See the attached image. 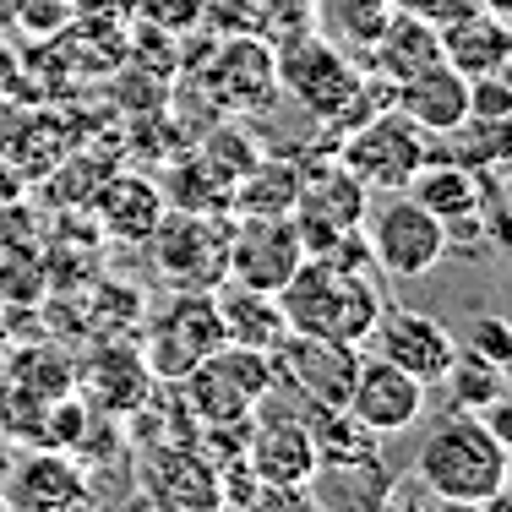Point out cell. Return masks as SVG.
<instances>
[{
  "label": "cell",
  "mask_w": 512,
  "mask_h": 512,
  "mask_svg": "<svg viewBox=\"0 0 512 512\" xmlns=\"http://www.w3.org/2000/svg\"><path fill=\"white\" fill-rule=\"evenodd\" d=\"M82 469L60 447H44L39 458H22L11 469L6 507L11 512H82Z\"/></svg>",
  "instance_id": "cell-20"
},
{
  "label": "cell",
  "mask_w": 512,
  "mask_h": 512,
  "mask_svg": "<svg viewBox=\"0 0 512 512\" xmlns=\"http://www.w3.org/2000/svg\"><path fill=\"white\" fill-rule=\"evenodd\" d=\"M246 512H322V502L311 496V485H256Z\"/></svg>",
  "instance_id": "cell-34"
},
{
  "label": "cell",
  "mask_w": 512,
  "mask_h": 512,
  "mask_svg": "<svg viewBox=\"0 0 512 512\" xmlns=\"http://www.w3.org/2000/svg\"><path fill=\"white\" fill-rule=\"evenodd\" d=\"M393 6L387 0H322V39L333 50H344L355 66H365V55L376 50Z\"/></svg>",
  "instance_id": "cell-26"
},
{
  "label": "cell",
  "mask_w": 512,
  "mask_h": 512,
  "mask_svg": "<svg viewBox=\"0 0 512 512\" xmlns=\"http://www.w3.org/2000/svg\"><path fill=\"white\" fill-rule=\"evenodd\" d=\"M22 6H28V0H0V33L22 22Z\"/></svg>",
  "instance_id": "cell-39"
},
{
  "label": "cell",
  "mask_w": 512,
  "mask_h": 512,
  "mask_svg": "<svg viewBox=\"0 0 512 512\" xmlns=\"http://www.w3.org/2000/svg\"><path fill=\"white\" fill-rule=\"evenodd\" d=\"M93 213H99V229L109 240H126V246H148V235L164 218V191L142 175H109L99 191H93Z\"/></svg>",
  "instance_id": "cell-21"
},
{
  "label": "cell",
  "mask_w": 512,
  "mask_h": 512,
  "mask_svg": "<svg viewBox=\"0 0 512 512\" xmlns=\"http://www.w3.org/2000/svg\"><path fill=\"white\" fill-rule=\"evenodd\" d=\"M365 246L376 256V273L393 278H425L442 262V218H431L414 197L393 191V202H382L371 213L365 207Z\"/></svg>",
  "instance_id": "cell-8"
},
{
  "label": "cell",
  "mask_w": 512,
  "mask_h": 512,
  "mask_svg": "<svg viewBox=\"0 0 512 512\" xmlns=\"http://www.w3.org/2000/svg\"><path fill=\"white\" fill-rule=\"evenodd\" d=\"M218 289H224V295H213V300H218V316H224V344L273 355V349L289 338V322H284V311H278V295L240 289V284H229V278Z\"/></svg>",
  "instance_id": "cell-23"
},
{
  "label": "cell",
  "mask_w": 512,
  "mask_h": 512,
  "mask_svg": "<svg viewBox=\"0 0 512 512\" xmlns=\"http://www.w3.org/2000/svg\"><path fill=\"white\" fill-rule=\"evenodd\" d=\"M246 463L262 485H311L316 480V453L306 420L289 414H251V436H246Z\"/></svg>",
  "instance_id": "cell-18"
},
{
  "label": "cell",
  "mask_w": 512,
  "mask_h": 512,
  "mask_svg": "<svg viewBox=\"0 0 512 512\" xmlns=\"http://www.w3.org/2000/svg\"><path fill=\"white\" fill-rule=\"evenodd\" d=\"M164 202L186 207V213H229V207H235V180H229L207 153H197V158H186V164L175 169Z\"/></svg>",
  "instance_id": "cell-27"
},
{
  "label": "cell",
  "mask_w": 512,
  "mask_h": 512,
  "mask_svg": "<svg viewBox=\"0 0 512 512\" xmlns=\"http://www.w3.org/2000/svg\"><path fill=\"white\" fill-rule=\"evenodd\" d=\"M273 66H278V88L295 93V104L311 109L316 120L344 115L355 88H360V77H365L355 60L344 50H333L322 33H300L295 44H284V55H273Z\"/></svg>",
  "instance_id": "cell-7"
},
{
  "label": "cell",
  "mask_w": 512,
  "mask_h": 512,
  "mask_svg": "<svg viewBox=\"0 0 512 512\" xmlns=\"http://www.w3.org/2000/svg\"><path fill=\"white\" fill-rule=\"evenodd\" d=\"M142 491L153 512H224L218 469L197 442H164L142 458Z\"/></svg>",
  "instance_id": "cell-11"
},
{
  "label": "cell",
  "mask_w": 512,
  "mask_h": 512,
  "mask_svg": "<svg viewBox=\"0 0 512 512\" xmlns=\"http://www.w3.org/2000/svg\"><path fill=\"white\" fill-rule=\"evenodd\" d=\"M507 474L512 447L485 431L480 414L442 420L414 453V480L425 485V496H447V502H485V496L507 491Z\"/></svg>",
  "instance_id": "cell-2"
},
{
  "label": "cell",
  "mask_w": 512,
  "mask_h": 512,
  "mask_svg": "<svg viewBox=\"0 0 512 512\" xmlns=\"http://www.w3.org/2000/svg\"><path fill=\"white\" fill-rule=\"evenodd\" d=\"M300 262H306V246H300V229L289 224V213L284 218L240 213V224H229V251H224L229 284L278 295Z\"/></svg>",
  "instance_id": "cell-10"
},
{
  "label": "cell",
  "mask_w": 512,
  "mask_h": 512,
  "mask_svg": "<svg viewBox=\"0 0 512 512\" xmlns=\"http://www.w3.org/2000/svg\"><path fill=\"white\" fill-rule=\"evenodd\" d=\"M365 431L376 436H398L409 431V425H420L425 414V387L404 376L398 365H387L382 355L365 360L360 355V371H355V387H349V404H344Z\"/></svg>",
  "instance_id": "cell-16"
},
{
  "label": "cell",
  "mask_w": 512,
  "mask_h": 512,
  "mask_svg": "<svg viewBox=\"0 0 512 512\" xmlns=\"http://www.w3.org/2000/svg\"><path fill=\"white\" fill-rule=\"evenodd\" d=\"M393 11H404V17H425V22H442L447 11H453V0H387Z\"/></svg>",
  "instance_id": "cell-38"
},
{
  "label": "cell",
  "mask_w": 512,
  "mask_h": 512,
  "mask_svg": "<svg viewBox=\"0 0 512 512\" xmlns=\"http://www.w3.org/2000/svg\"><path fill=\"white\" fill-rule=\"evenodd\" d=\"M463 349L491 365H512V327L507 316H474L469 327H463Z\"/></svg>",
  "instance_id": "cell-32"
},
{
  "label": "cell",
  "mask_w": 512,
  "mask_h": 512,
  "mask_svg": "<svg viewBox=\"0 0 512 512\" xmlns=\"http://www.w3.org/2000/svg\"><path fill=\"white\" fill-rule=\"evenodd\" d=\"M480 507H485V512H512V496H507V491H496V496H485Z\"/></svg>",
  "instance_id": "cell-42"
},
{
  "label": "cell",
  "mask_w": 512,
  "mask_h": 512,
  "mask_svg": "<svg viewBox=\"0 0 512 512\" xmlns=\"http://www.w3.org/2000/svg\"><path fill=\"white\" fill-rule=\"evenodd\" d=\"M431 60H442V50H436V22L393 11L387 28H382V39H376V50L365 55L360 71H376V77H387V82H404L420 66H431Z\"/></svg>",
  "instance_id": "cell-24"
},
{
  "label": "cell",
  "mask_w": 512,
  "mask_h": 512,
  "mask_svg": "<svg viewBox=\"0 0 512 512\" xmlns=\"http://www.w3.org/2000/svg\"><path fill=\"white\" fill-rule=\"evenodd\" d=\"M393 109L404 120H414L425 137H442L458 120H469V77L453 71L447 60H431V66H420L414 77L393 82Z\"/></svg>",
  "instance_id": "cell-19"
},
{
  "label": "cell",
  "mask_w": 512,
  "mask_h": 512,
  "mask_svg": "<svg viewBox=\"0 0 512 512\" xmlns=\"http://www.w3.org/2000/svg\"><path fill=\"white\" fill-rule=\"evenodd\" d=\"M371 344L387 365H398L420 387H436L458 360V338L425 311H382V322L371 327Z\"/></svg>",
  "instance_id": "cell-14"
},
{
  "label": "cell",
  "mask_w": 512,
  "mask_h": 512,
  "mask_svg": "<svg viewBox=\"0 0 512 512\" xmlns=\"http://www.w3.org/2000/svg\"><path fill=\"white\" fill-rule=\"evenodd\" d=\"M306 436H311V453H316V474H327V469L360 474V469H371V463H382L376 458V442H382V436L365 431L349 409H311Z\"/></svg>",
  "instance_id": "cell-22"
},
{
  "label": "cell",
  "mask_w": 512,
  "mask_h": 512,
  "mask_svg": "<svg viewBox=\"0 0 512 512\" xmlns=\"http://www.w3.org/2000/svg\"><path fill=\"white\" fill-rule=\"evenodd\" d=\"M0 202H17V175L6 164H0Z\"/></svg>",
  "instance_id": "cell-41"
},
{
  "label": "cell",
  "mask_w": 512,
  "mask_h": 512,
  "mask_svg": "<svg viewBox=\"0 0 512 512\" xmlns=\"http://www.w3.org/2000/svg\"><path fill=\"white\" fill-rule=\"evenodd\" d=\"M425 158H431V137H425L414 120L398 115V109H387V115H376V120H365V126L349 131L338 164H344L365 191H387V197H393V191L409 186V175Z\"/></svg>",
  "instance_id": "cell-4"
},
{
  "label": "cell",
  "mask_w": 512,
  "mask_h": 512,
  "mask_svg": "<svg viewBox=\"0 0 512 512\" xmlns=\"http://www.w3.org/2000/svg\"><path fill=\"white\" fill-rule=\"evenodd\" d=\"M148 246L175 278L180 289H218L224 284V251H229V224L224 213H186V207H164Z\"/></svg>",
  "instance_id": "cell-6"
},
{
  "label": "cell",
  "mask_w": 512,
  "mask_h": 512,
  "mask_svg": "<svg viewBox=\"0 0 512 512\" xmlns=\"http://www.w3.org/2000/svg\"><path fill=\"white\" fill-rule=\"evenodd\" d=\"M202 93L218 109H229V115H256V109H267L278 99L273 50H267L262 39H251V33L224 39L213 50V60H207V71H202Z\"/></svg>",
  "instance_id": "cell-13"
},
{
  "label": "cell",
  "mask_w": 512,
  "mask_h": 512,
  "mask_svg": "<svg viewBox=\"0 0 512 512\" xmlns=\"http://www.w3.org/2000/svg\"><path fill=\"white\" fill-rule=\"evenodd\" d=\"M6 376H11V387H22L28 398H44V404H50V398L71 393V376H77V365L60 355V349L44 344L39 355H28V349H22V355H6Z\"/></svg>",
  "instance_id": "cell-30"
},
{
  "label": "cell",
  "mask_w": 512,
  "mask_h": 512,
  "mask_svg": "<svg viewBox=\"0 0 512 512\" xmlns=\"http://www.w3.org/2000/svg\"><path fill=\"white\" fill-rule=\"evenodd\" d=\"M425 512H485L480 502H447V496H431V507Z\"/></svg>",
  "instance_id": "cell-40"
},
{
  "label": "cell",
  "mask_w": 512,
  "mask_h": 512,
  "mask_svg": "<svg viewBox=\"0 0 512 512\" xmlns=\"http://www.w3.org/2000/svg\"><path fill=\"white\" fill-rule=\"evenodd\" d=\"M93 322H99L104 333H115V322H120V333H131V322H142V289L99 284L93 289Z\"/></svg>",
  "instance_id": "cell-31"
},
{
  "label": "cell",
  "mask_w": 512,
  "mask_h": 512,
  "mask_svg": "<svg viewBox=\"0 0 512 512\" xmlns=\"http://www.w3.org/2000/svg\"><path fill=\"white\" fill-rule=\"evenodd\" d=\"M278 371H273V355L262 349H240V344H218L202 365H191L180 376V398H186L191 420L202 425H235V420H251L256 409L267 404Z\"/></svg>",
  "instance_id": "cell-3"
},
{
  "label": "cell",
  "mask_w": 512,
  "mask_h": 512,
  "mask_svg": "<svg viewBox=\"0 0 512 512\" xmlns=\"http://www.w3.org/2000/svg\"><path fill=\"white\" fill-rule=\"evenodd\" d=\"M0 316H6V300H0Z\"/></svg>",
  "instance_id": "cell-43"
},
{
  "label": "cell",
  "mask_w": 512,
  "mask_h": 512,
  "mask_svg": "<svg viewBox=\"0 0 512 512\" xmlns=\"http://www.w3.org/2000/svg\"><path fill=\"white\" fill-rule=\"evenodd\" d=\"M480 420H485V431H491L496 442L512 447V404H507V398H496L491 409H480Z\"/></svg>",
  "instance_id": "cell-37"
},
{
  "label": "cell",
  "mask_w": 512,
  "mask_h": 512,
  "mask_svg": "<svg viewBox=\"0 0 512 512\" xmlns=\"http://www.w3.org/2000/svg\"><path fill=\"white\" fill-rule=\"evenodd\" d=\"M469 115L474 120H512V82L507 71H485V77H469Z\"/></svg>",
  "instance_id": "cell-33"
},
{
  "label": "cell",
  "mask_w": 512,
  "mask_h": 512,
  "mask_svg": "<svg viewBox=\"0 0 512 512\" xmlns=\"http://www.w3.org/2000/svg\"><path fill=\"white\" fill-rule=\"evenodd\" d=\"M436 50L463 77H485V71H507L512 60V22L485 11L480 0H453L442 22H436Z\"/></svg>",
  "instance_id": "cell-15"
},
{
  "label": "cell",
  "mask_w": 512,
  "mask_h": 512,
  "mask_svg": "<svg viewBox=\"0 0 512 512\" xmlns=\"http://www.w3.org/2000/svg\"><path fill=\"white\" fill-rule=\"evenodd\" d=\"M202 153L213 158V164L224 169L229 180H240V175H246V169L256 164V148H246V137H240V131H218V137H207Z\"/></svg>",
  "instance_id": "cell-35"
},
{
  "label": "cell",
  "mask_w": 512,
  "mask_h": 512,
  "mask_svg": "<svg viewBox=\"0 0 512 512\" xmlns=\"http://www.w3.org/2000/svg\"><path fill=\"white\" fill-rule=\"evenodd\" d=\"M289 333L333 338V344H371V327L382 322V289L371 267H344L333 256H306L278 289Z\"/></svg>",
  "instance_id": "cell-1"
},
{
  "label": "cell",
  "mask_w": 512,
  "mask_h": 512,
  "mask_svg": "<svg viewBox=\"0 0 512 512\" xmlns=\"http://www.w3.org/2000/svg\"><path fill=\"white\" fill-rule=\"evenodd\" d=\"M447 398H453V414H480L491 409L496 398H507V365H491L480 355H469V349H458L453 371L442 376Z\"/></svg>",
  "instance_id": "cell-29"
},
{
  "label": "cell",
  "mask_w": 512,
  "mask_h": 512,
  "mask_svg": "<svg viewBox=\"0 0 512 512\" xmlns=\"http://www.w3.org/2000/svg\"><path fill=\"white\" fill-rule=\"evenodd\" d=\"M425 507H431V496H425V485H420V480H409V485H387L382 502H376V512H425Z\"/></svg>",
  "instance_id": "cell-36"
},
{
  "label": "cell",
  "mask_w": 512,
  "mask_h": 512,
  "mask_svg": "<svg viewBox=\"0 0 512 512\" xmlns=\"http://www.w3.org/2000/svg\"><path fill=\"white\" fill-rule=\"evenodd\" d=\"M71 387H82V404H93L109 420H126V414H142L153 398V371L148 355L131 344H104L99 355L71 376Z\"/></svg>",
  "instance_id": "cell-17"
},
{
  "label": "cell",
  "mask_w": 512,
  "mask_h": 512,
  "mask_svg": "<svg viewBox=\"0 0 512 512\" xmlns=\"http://www.w3.org/2000/svg\"><path fill=\"white\" fill-rule=\"evenodd\" d=\"M404 197H414L431 218H442V224H447V218H463V213L480 207V175L463 169V164H453V158H425V164L409 175Z\"/></svg>",
  "instance_id": "cell-25"
},
{
  "label": "cell",
  "mask_w": 512,
  "mask_h": 512,
  "mask_svg": "<svg viewBox=\"0 0 512 512\" xmlns=\"http://www.w3.org/2000/svg\"><path fill=\"white\" fill-rule=\"evenodd\" d=\"M273 371L306 393L311 409H344L349 387L360 371V349L355 344H333V338H311V333H289L273 349Z\"/></svg>",
  "instance_id": "cell-12"
},
{
  "label": "cell",
  "mask_w": 512,
  "mask_h": 512,
  "mask_svg": "<svg viewBox=\"0 0 512 512\" xmlns=\"http://www.w3.org/2000/svg\"><path fill=\"white\" fill-rule=\"evenodd\" d=\"M224 344V316H218L213 289H180L164 311H158L148 333V371L153 382H180L191 365H202L213 349Z\"/></svg>",
  "instance_id": "cell-5"
},
{
  "label": "cell",
  "mask_w": 512,
  "mask_h": 512,
  "mask_svg": "<svg viewBox=\"0 0 512 512\" xmlns=\"http://www.w3.org/2000/svg\"><path fill=\"white\" fill-rule=\"evenodd\" d=\"M365 207H371V191L344 164H311V169H300V191H295V207H289V224L300 229V246L311 256V251H327L338 235L360 229Z\"/></svg>",
  "instance_id": "cell-9"
},
{
  "label": "cell",
  "mask_w": 512,
  "mask_h": 512,
  "mask_svg": "<svg viewBox=\"0 0 512 512\" xmlns=\"http://www.w3.org/2000/svg\"><path fill=\"white\" fill-rule=\"evenodd\" d=\"M295 191H300V169L295 164H256L235 180V207L240 213H262V218H284L295 207Z\"/></svg>",
  "instance_id": "cell-28"
}]
</instances>
